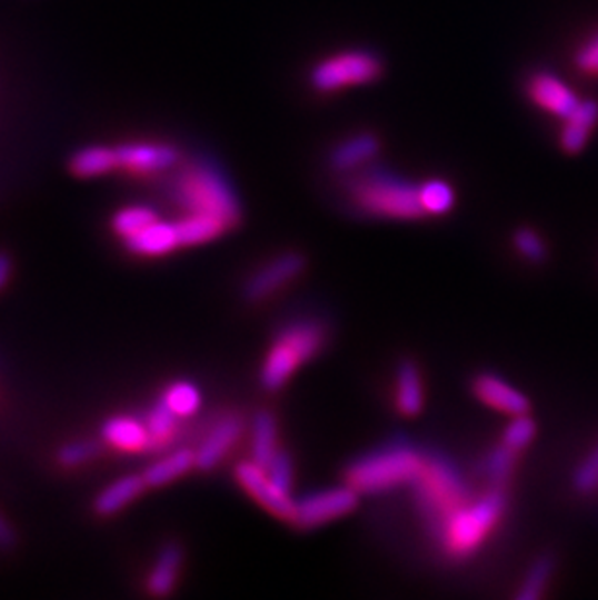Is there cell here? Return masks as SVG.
Instances as JSON below:
<instances>
[{
    "instance_id": "cell-34",
    "label": "cell",
    "mask_w": 598,
    "mask_h": 600,
    "mask_svg": "<svg viewBox=\"0 0 598 600\" xmlns=\"http://www.w3.org/2000/svg\"><path fill=\"white\" fill-rule=\"evenodd\" d=\"M514 243L517 253L525 257V261L542 262L546 259V254H548L545 239L540 238L537 231L529 230V228H521V230L515 231Z\"/></svg>"
},
{
    "instance_id": "cell-9",
    "label": "cell",
    "mask_w": 598,
    "mask_h": 600,
    "mask_svg": "<svg viewBox=\"0 0 598 600\" xmlns=\"http://www.w3.org/2000/svg\"><path fill=\"white\" fill-rule=\"evenodd\" d=\"M116 148L119 170L140 178L176 170L181 162V152L173 144L160 140H132Z\"/></svg>"
},
{
    "instance_id": "cell-15",
    "label": "cell",
    "mask_w": 598,
    "mask_h": 600,
    "mask_svg": "<svg viewBox=\"0 0 598 600\" xmlns=\"http://www.w3.org/2000/svg\"><path fill=\"white\" fill-rule=\"evenodd\" d=\"M475 393L484 404L504 414H529V399L519 389L509 386L506 379L498 378L494 373H482L475 379Z\"/></svg>"
},
{
    "instance_id": "cell-20",
    "label": "cell",
    "mask_w": 598,
    "mask_h": 600,
    "mask_svg": "<svg viewBox=\"0 0 598 600\" xmlns=\"http://www.w3.org/2000/svg\"><path fill=\"white\" fill-rule=\"evenodd\" d=\"M183 563V550L176 542H168L161 548L158 560L148 576V591L153 597H168L176 589L177 578Z\"/></svg>"
},
{
    "instance_id": "cell-19",
    "label": "cell",
    "mask_w": 598,
    "mask_h": 600,
    "mask_svg": "<svg viewBox=\"0 0 598 600\" xmlns=\"http://www.w3.org/2000/svg\"><path fill=\"white\" fill-rule=\"evenodd\" d=\"M144 488H148V484L142 474H127L101 490L93 501V509L103 517L116 516L137 500L140 493L144 492Z\"/></svg>"
},
{
    "instance_id": "cell-35",
    "label": "cell",
    "mask_w": 598,
    "mask_h": 600,
    "mask_svg": "<svg viewBox=\"0 0 598 600\" xmlns=\"http://www.w3.org/2000/svg\"><path fill=\"white\" fill-rule=\"evenodd\" d=\"M98 454H100V446L96 441H72V443L61 447L57 459L62 467L74 469V467L92 461Z\"/></svg>"
},
{
    "instance_id": "cell-36",
    "label": "cell",
    "mask_w": 598,
    "mask_h": 600,
    "mask_svg": "<svg viewBox=\"0 0 598 600\" xmlns=\"http://www.w3.org/2000/svg\"><path fill=\"white\" fill-rule=\"evenodd\" d=\"M270 480L282 490L285 493L292 496L293 488V462L292 457L278 449L277 454L272 457V461L267 464Z\"/></svg>"
},
{
    "instance_id": "cell-32",
    "label": "cell",
    "mask_w": 598,
    "mask_h": 600,
    "mask_svg": "<svg viewBox=\"0 0 598 600\" xmlns=\"http://www.w3.org/2000/svg\"><path fill=\"white\" fill-rule=\"evenodd\" d=\"M535 436H537V422L529 414L514 416V420L507 423L504 431V443L519 453L525 447H529Z\"/></svg>"
},
{
    "instance_id": "cell-14",
    "label": "cell",
    "mask_w": 598,
    "mask_h": 600,
    "mask_svg": "<svg viewBox=\"0 0 598 600\" xmlns=\"http://www.w3.org/2000/svg\"><path fill=\"white\" fill-rule=\"evenodd\" d=\"M243 433V418L238 414H228L220 418L208 431L207 438L200 443L197 453V469L212 470L222 462L223 457L230 453L231 447L238 443L239 436Z\"/></svg>"
},
{
    "instance_id": "cell-31",
    "label": "cell",
    "mask_w": 598,
    "mask_h": 600,
    "mask_svg": "<svg viewBox=\"0 0 598 600\" xmlns=\"http://www.w3.org/2000/svg\"><path fill=\"white\" fill-rule=\"evenodd\" d=\"M515 462H517V451L501 443L488 453V459L484 461V474L490 480L491 486H504L514 474Z\"/></svg>"
},
{
    "instance_id": "cell-22",
    "label": "cell",
    "mask_w": 598,
    "mask_h": 600,
    "mask_svg": "<svg viewBox=\"0 0 598 600\" xmlns=\"http://www.w3.org/2000/svg\"><path fill=\"white\" fill-rule=\"evenodd\" d=\"M397 408L402 416H418L423 408V383L415 362H402L397 370Z\"/></svg>"
},
{
    "instance_id": "cell-39",
    "label": "cell",
    "mask_w": 598,
    "mask_h": 600,
    "mask_svg": "<svg viewBox=\"0 0 598 600\" xmlns=\"http://www.w3.org/2000/svg\"><path fill=\"white\" fill-rule=\"evenodd\" d=\"M12 531H10V527H8L7 521L0 517V547H8L10 542H12Z\"/></svg>"
},
{
    "instance_id": "cell-28",
    "label": "cell",
    "mask_w": 598,
    "mask_h": 600,
    "mask_svg": "<svg viewBox=\"0 0 598 600\" xmlns=\"http://www.w3.org/2000/svg\"><path fill=\"white\" fill-rule=\"evenodd\" d=\"M158 214L156 210L144 204H132V207H124L113 216V230L117 236L127 239L139 233L140 230H144L147 226L156 222Z\"/></svg>"
},
{
    "instance_id": "cell-1",
    "label": "cell",
    "mask_w": 598,
    "mask_h": 600,
    "mask_svg": "<svg viewBox=\"0 0 598 600\" xmlns=\"http://www.w3.org/2000/svg\"><path fill=\"white\" fill-rule=\"evenodd\" d=\"M346 193L353 207L387 220H418L423 210L418 186L387 170H360L350 173Z\"/></svg>"
},
{
    "instance_id": "cell-33",
    "label": "cell",
    "mask_w": 598,
    "mask_h": 600,
    "mask_svg": "<svg viewBox=\"0 0 598 600\" xmlns=\"http://www.w3.org/2000/svg\"><path fill=\"white\" fill-rule=\"evenodd\" d=\"M571 484L576 488V492L592 493L598 490V443L592 447L589 453L585 454L584 461L577 464L571 477Z\"/></svg>"
},
{
    "instance_id": "cell-11",
    "label": "cell",
    "mask_w": 598,
    "mask_h": 600,
    "mask_svg": "<svg viewBox=\"0 0 598 600\" xmlns=\"http://www.w3.org/2000/svg\"><path fill=\"white\" fill-rule=\"evenodd\" d=\"M236 480L238 484L253 498L261 508L269 513L288 521L292 519L293 503L290 493H285L270 480L269 472L259 462L243 461L236 467Z\"/></svg>"
},
{
    "instance_id": "cell-6",
    "label": "cell",
    "mask_w": 598,
    "mask_h": 600,
    "mask_svg": "<svg viewBox=\"0 0 598 600\" xmlns=\"http://www.w3.org/2000/svg\"><path fill=\"white\" fill-rule=\"evenodd\" d=\"M426 454L410 446H387L363 454L346 470L348 484L360 493L389 492L402 484H412L422 470Z\"/></svg>"
},
{
    "instance_id": "cell-7",
    "label": "cell",
    "mask_w": 598,
    "mask_h": 600,
    "mask_svg": "<svg viewBox=\"0 0 598 600\" xmlns=\"http://www.w3.org/2000/svg\"><path fill=\"white\" fill-rule=\"evenodd\" d=\"M383 74V61L368 49H345L327 54L309 70V86L317 93L345 92L373 84Z\"/></svg>"
},
{
    "instance_id": "cell-5",
    "label": "cell",
    "mask_w": 598,
    "mask_h": 600,
    "mask_svg": "<svg viewBox=\"0 0 598 600\" xmlns=\"http://www.w3.org/2000/svg\"><path fill=\"white\" fill-rule=\"evenodd\" d=\"M327 331L319 321H296L288 324L270 344L261 368V386L265 391H280L303 363L321 352Z\"/></svg>"
},
{
    "instance_id": "cell-8",
    "label": "cell",
    "mask_w": 598,
    "mask_h": 600,
    "mask_svg": "<svg viewBox=\"0 0 598 600\" xmlns=\"http://www.w3.org/2000/svg\"><path fill=\"white\" fill-rule=\"evenodd\" d=\"M360 492L350 484L337 486L321 492L307 493L293 503L290 523L298 529H317L335 519L352 513L358 508Z\"/></svg>"
},
{
    "instance_id": "cell-16",
    "label": "cell",
    "mask_w": 598,
    "mask_h": 600,
    "mask_svg": "<svg viewBox=\"0 0 598 600\" xmlns=\"http://www.w3.org/2000/svg\"><path fill=\"white\" fill-rule=\"evenodd\" d=\"M560 147L568 154L584 150L598 124V101L581 100L566 119H561Z\"/></svg>"
},
{
    "instance_id": "cell-3",
    "label": "cell",
    "mask_w": 598,
    "mask_h": 600,
    "mask_svg": "<svg viewBox=\"0 0 598 600\" xmlns=\"http://www.w3.org/2000/svg\"><path fill=\"white\" fill-rule=\"evenodd\" d=\"M415 500L431 534L436 537L447 519L470 501V490L460 470L441 454H426L416 478Z\"/></svg>"
},
{
    "instance_id": "cell-25",
    "label": "cell",
    "mask_w": 598,
    "mask_h": 600,
    "mask_svg": "<svg viewBox=\"0 0 598 600\" xmlns=\"http://www.w3.org/2000/svg\"><path fill=\"white\" fill-rule=\"evenodd\" d=\"M278 451V423L270 410H259L253 418V439H251V453L253 461L267 469L272 457Z\"/></svg>"
},
{
    "instance_id": "cell-24",
    "label": "cell",
    "mask_w": 598,
    "mask_h": 600,
    "mask_svg": "<svg viewBox=\"0 0 598 600\" xmlns=\"http://www.w3.org/2000/svg\"><path fill=\"white\" fill-rule=\"evenodd\" d=\"M176 226L181 246L187 247L208 243L212 239L220 238L223 231L230 228L220 218L207 214H185L181 220H177Z\"/></svg>"
},
{
    "instance_id": "cell-38",
    "label": "cell",
    "mask_w": 598,
    "mask_h": 600,
    "mask_svg": "<svg viewBox=\"0 0 598 600\" xmlns=\"http://www.w3.org/2000/svg\"><path fill=\"white\" fill-rule=\"evenodd\" d=\"M10 259H8L7 253H0V288H4V284L8 282V278H10Z\"/></svg>"
},
{
    "instance_id": "cell-27",
    "label": "cell",
    "mask_w": 598,
    "mask_h": 600,
    "mask_svg": "<svg viewBox=\"0 0 598 600\" xmlns=\"http://www.w3.org/2000/svg\"><path fill=\"white\" fill-rule=\"evenodd\" d=\"M554 560L552 556H540L535 560V563L530 566V570L527 571V576L522 579L521 589L517 591V599L519 600H537L545 594L548 581L552 578Z\"/></svg>"
},
{
    "instance_id": "cell-29",
    "label": "cell",
    "mask_w": 598,
    "mask_h": 600,
    "mask_svg": "<svg viewBox=\"0 0 598 600\" xmlns=\"http://www.w3.org/2000/svg\"><path fill=\"white\" fill-rule=\"evenodd\" d=\"M163 402L173 414L179 416V418H189L199 410L202 397H200L199 389L189 381H177L166 389Z\"/></svg>"
},
{
    "instance_id": "cell-17",
    "label": "cell",
    "mask_w": 598,
    "mask_h": 600,
    "mask_svg": "<svg viewBox=\"0 0 598 600\" xmlns=\"http://www.w3.org/2000/svg\"><path fill=\"white\" fill-rule=\"evenodd\" d=\"M124 243L131 253L140 257H163L181 247L176 222H163L160 218L139 233L124 239Z\"/></svg>"
},
{
    "instance_id": "cell-10",
    "label": "cell",
    "mask_w": 598,
    "mask_h": 600,
    "mask_svg": "<svg viewBox=\"0 0 598 600\" xmlns=\"http://www.w3.org/2000/svg\"><path fill=\"white\" fill-rule=\"evenodd\" d=\"M306 270V257L298 251H286L278 254L272 261L262 264L261 269L255 270L251 277L247 278L243 286V298L249 303L269 300L270 296L290 284L292 280Z\"/></svg>"
},
{
    "instance_id": "cell-23",
    "label": "cell",
    "mask_w": 598,
    "mask_h": 600,
    "mask_svg": "<svg viewBox=\"0 0 598 600\" xmlns=\"http://www.w3.org/2000/svg\"><path fill=\"white\" fill-rule=\"evenodd\" d=\"M195 467H197V453L192 449H177L173 453L161 457L160 461L152 462L142 477L150 488H160L183 477Z\"/></svg>"
},
{
    "instance_id": "cell-37",
    "label": "cell",
    "mask_w": 598,
    "mask_h": 600,
    "mask_svg": "<svg viewBox=\"0 0 598 600\" xmlns=\"http://www.w3.org/2000/svg\"><path fill=\"white\" fill-rule=\"evenodd\" d=\"M574 62L585 77L598 78V30L577 47Z\"/></svg>"
},
{
    "instance_id": "cell-30",
    "label": "cell",
    "mask_w": 598,
    "mask_h": 600,
    "mask_svg": "<svg viewBox=\"0 0 598 600\" xmlns=\"http://www.w3.org/2000/svg\"><path fill=\"white\" fill-rule=\"evenodd\" d=\"M177 420L179 416L173 414L163 400L148 412L147 428L152 446H168L169 441L176 438Z\"/></svg>"
},
{
    "instance_id": "cell-13",
    "label": "cell",
    "mask_w": 598,
    "mask_h": 600,
    "mask_svg": "<svg viewBox=\"0 0 598 600\" xmlns=\"http://www.w3.org/2000/svg\"><path fill=\"white\" fill-rule=\"evenodd\" d=\"M381 152V139L376 132L361 131L337 142L330 150L329 163L338 173H356Z\"/></svg>"
},
{
    "instance_id": "cell-26",
    "label": "cell",
    "mask_w": 598,
    "mask_h": 600,
    "mask_svg": "<svg viewBox=\"0 0 598 600\" xmlns=\"http://www.w3.org/2000/svg\"><path fill=\"white\" fill-rule=\"evenodd\" d=\"M418 197L426 216H443L455 207V189L446 179L423 181L422 186H418Z\"/></svg>"
},
{
    "instance_id": "cell-18",
    "label": "cell",
    "mask_w": 598,
    "mask_h": 600,
    "mask_svg": "<svg viewBox=\"0 0 598 600\" xmlns=\"http://www.w3.org/2000/svg\"><path fill=\"white\" fill-rule=\"evenodd\" d=\"M101 438L106 443L127 453H139L152 446L147 422H140L132 416H113L101 428Z\"/></svg>"
},
{
    "instance_id": "cell-12",
    "label": "cell",
    "mask_w": 598,
    "mask_h": 600,
    "mask_svg": "<svg viewBox=\"0 0 598 600\" xmlns=\"http://www.w3.org/2000/svg\"><path fill=\"white\" fill-rule=\"evenodd\" d=\"M529 100L548 116L566 119L579 106V96L552 72H532L525 84Z\"/></svg>"
},
{
    "instance_id": "cell-2",
    "label": "cell",
    "mask_w": 598,
    "mask_h": 600,
    "mask_svg": "<svg viewBox=\"0 0 598 600\" xmlns=\"http://www.w3.org/2000/svg\"><path fill=\"white\" fill-rule=\"evenodd\" d=\"M176 197L187 214L215 216L230 228L238 226L241 220L238 194L215 163L185 166L177 176Z\"/></svg>"
},
{
    "instance_id": "cell-4",
    "label": "cell",
    "mask_w": 598,
    "mask_h": 600,
    "mask_svg": "<svg viewBox=\"0 0 598 600\" xmlns=\"http://www.w3.org/2000/svg\"><path fill=\"white\" fill-rule=\"evenodd\" d=\"M504 511H506L504 488L491 486V490L484 496L457 509L439 529L436 539L447 556L467 558L482 547L491 531L498 527Z\"/></svg>"
},
{
    "instance_id": "cell-21",
    "label": "cell",
    "mask_w": 598,
    "mask_h": 600,
    "mask_svg": "<svg viewBox=\"0 0 598 600\" xmlns=\"http://www.w3.org/2000/svg\"><path fill=\"white\" fill-rule=\"evenodd\" d=\"M119 170L117 148L106 144L80 148L77 154L70 158V171L80 179L103 178L111 171Z\"/></svg>"
}]
</instances>
